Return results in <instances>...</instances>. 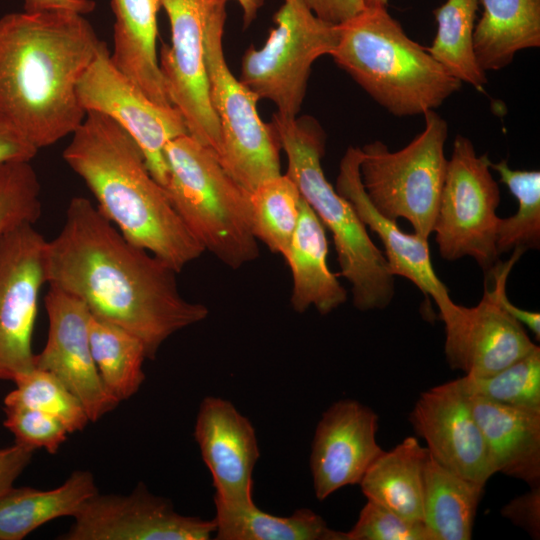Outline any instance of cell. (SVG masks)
Wrapping results in <instances>:
<instances>
[{
    "label": "cell",
    "instance_id": "1",
    "mask_svg": "<svg viewBox=\"0 0 540 540\" xmlns=\"http://www.w3.org/2000/svg\"><path fill=\"white\" fill-rule=\"evenodd\" d=\"M44 272L49 286L136 336L148 359L170 336L209 314L181 295L174 269L126 239L85 197L70 200L60 232L46 242Z\"/></svg>",
    "mask_w": 540,
    "mask_h": 540
},
{
    "label": "cell",
    "instance_id": "2",
    "mask_svg": "<svg viewBox=\"0 0 540 540\" xmlns=\"http://www.w3.org/2000/svg\"><path fill=\"white\" fill-rule=\"evenodd\" d=\"M101 40L70 10L0 18V115L38 149L72 134L85 118L77 85Z\"/></svg>",
    "mask_w": 540,
    "mask_h": 540
},
{
    "label": "cell",
    "instance_id": "3",
    "mask_svg": "<svg viewBox=\"0 0 540 540\" xmlns=\"http://www.w3.org/2000/svg\"><path fill=\"white\" fill-rule=\"evenodd\" d=\"M63 151L98 210L133 244L177 273L205 250L147 168L134 139L109 117L86 112Z\"/></svg>",
    "mask_w": 540,
    "mask_h": 540
},
{
    "label": "cell",
    "instance_id": "4",
    "mask_svg": "<svg viewBox=\"0 0 540 540\" xmlns=\"http://www.w3.org/2000/svg\"><path fill=\"white\" fill-rule=\"evenodd\" d=\"M379 105L397 117L424 115L462 82L411 39L387 7H366L338 25L331 55Z\"/></svg>",
    "mask_w": 540,
    "mask_h": 540
},
{
    "label": "cell",
    "instance_id": "5",
    "mask_svg": "<svg viewBox=\"0 0 540 540\" xmlns=\"http://www.w3.org/2000/svg\"><path fill=\"white\" fill-rule=\"evenodd\" d=\"M271 125L287 156L286 175L333 236L341 274L351 285L353 305L360 311L385 309L395 294V276L353 206L324 175V130L310 116L284 118L275 113Z\"/></svg>",
    "mask_w": 540,
    "mask_h": 540
},
{
    "label": "cell",
    "instance_id": "6",
    "mask_svg": "<svg viewBox=\"0 0 540 540\" xmlns=\"http://www.w3.org/2000/svg\"><path fill=\"white\" fill-rule=\"evenodd\" d=\"M166 194L190 233L233 269L259 255L251 219L250 192L223 168L217 154L189 133L164 150Z\"/></svg>",
    "mask_w": 540,
    "mask_h": 540
},
{
    "label": "cell",
    "instance_id": "7",
    "mask_svg": "<svg viewBox=\"0 0 540 540\" xmlns=\"http://www.w3.org/2000/svg\"><path fill=\"white\" fill-rule=\"evenodd\" d=\"M424 119L421 133L398 151L391 152L380 140L361 148L360 176L380 214L395 221L406 219L413 233L428 240L445 180L448 123L434 110Z\"/></svg>",
    "mask_w": 540,
    "mask_h": 540
},
{
    "label": "cell",
    "instance_id": "8",
    "mask_svg": "<svg viewBox=\"0 0 540 540\" xmlns=\"http://www.w3.org/2000/svg\"><path fill=\"white\" fill-rule=\"evenodd\" d=\"M227 2L212 12L205 31V65L210 100L220 128L218 159L248 192L281 175L280 144L273 126L258 114L259 97L227 65L223 35Z\"/></svg>",
    "mask_w": 540,
    "mask_h": 540
},
{
    "label": "cell",
    "instance_id": "9",
    "mask_svg": "<svg viewBox=\"0 0 540 540\" xmlns=\"http://www.w3.org/2000/svg\"><path fill=\"white\" fill-rule=\"evenodd\" d=\"M273 21L275 27L264 45L245 51L239 80L259 99L273 102L277 115L296 118L312 65L319 57L331 55L338 26L318 18L303 0H283Z\"/></svg>",
    "mask_w": 540,
    "mask_h": 540
},
{
    "label": "cell",
    "instance_id": "10",
    "mask_svg": "<svg viewBox=\"0 0 540 540\" xmlns=\"http://www.w3.org/2000/svg\"><path fill=\"white\" fill-rule=\"evenodd\" d=\"M491 170L488 155L478 156L472 141L457 135L433 225L443 259L468 256L485 273L500 262L496 248L500 190Z\"/></svg>",
    "mask_w": 540,
    "mask_h": 540
},
{
    "label": "cell",
    "instance_id": "11",
    "mask_svg": "<svg viewBox=\"0 0 540 540\" xmlns=\"http://www.w3.org/2000/svg\"><path fill=\"white\" fill-rule=\"evenodd\" d=\"M229 0H161L170 23L171 44H163L159 66L173 106L188 133L218 156L221 139L211 105L205 65V31L214 9Z\"/></svg>",
    "mask_w": 540,
    "mask_h": 540
},
{
    "label": "cell",
    "instance_id": "12",
    "mask_svg": "<svg viewBox=\"0 0 540 540\" xmlns=\"http://www.w3.org/2000/svg\"><path fill=\"white\" fill-rule=\"evenodd\" d=\"M77 95L86 112L109 117L134 139L151 175L164 187L165 146L188 133L181 112L175 106H163L149 99L116 68L103 41L78 82Z\"/></svg>",
    "mask_w": 540,
    "mask_h": 540
},
{
    "label": "cell",
    "instance_id": "13",
    "mask_svg": "<svg viewBox=\"0 0 540 540\" xmlns=\"http://www.w3.org/2000/svg\"><path fill=\"white\" fill-rule=\"evenodd\" d=\"M524 251H512L510 259L487 275L493 288L485 287L474 307L455 304L439 315L445 325L444 352L447 363L467 376L491 375L531 352L537 345L528 337L523 325L502 307L499 290Z\"/></svg>",
    "mask_w": 540,
    "mask_h": 540
},
{
    "label": "cell",
    "instance_id": "14",
    "mask_svg": "<svg viewBox=\"0 0 540 540\" xmlns=\"http://www.w3.org/2000/svg\"><path fill=\"white\" fill-rule=\"evenodd\" d=\"M23 222L0 234V380L32 370V334L41 287L46 283L47 240Z\"/></svg>",
    "mask_w": 540,
    "mask_h": 540
},
{
    "label": "cell",
    "instance_id": "15",
    "mask_svg": "<svg viewBox=\"0 0 540 540\" xmlns=\"http://www.w3.org/2000/svg\"><path fill=\"white\" fill-rule=\"evenodd\" d=\"M64 540H209L213 519L185 516L139 482L129 494L90 497L73 516Z\"/></svg>",
    "mask_w": 540,
    "mask_h": 540
},
{
    "label": "cell",
    "instance_id": "16",
    "mask_svg": "<svg viewBox=\"0 0 540 540\" xmlns=\"http://www.w3.org/2000/svg\"><path fill=\"white\" fill-rule=\"evenodd\" d=\"M409 420L432 458L457 475L485 486L495 474L470 397L459 379L422 392Z\"/></svg>",
    "mask_w": 540,
    "mask_h": 540
},
{
    "label": "cell",
    "instance_id": "17",
    "mask_svg": "<svg viewBox=\"0 0 540 540\" xmlns=\"http://www.w3.org/2000/svg\"><path fill=\"white\" fill-rule=\"evenodd\" d=\"M45 306L48 336L34 365L55 375L80 400L89 421L96 422L119 403L104 388L92 357L91 313L79 298L54 286H49Z\"/></svg>",
    "mask_w": 540,
    "mask_h": 540
},
{
    "label": "cell",
    "instance_id": "18",
    "mask_svg": "<svg viewBox=\"0 0 540 540\" xmlns=\"http://www.w3.org/2000/svg\"><path fill=\"white\" fill-rule=\"evenodd\" d=\"M377 430L378 415L353 399L339 400L323 413L316 426L309 462L318 500L360 483L384 451L377 443Z\"/></svg>",
    "mask_w": 540,
    "mask_h": 540
},
{
    "label": "cell",
    "instance_id": "19",
    "mask_svg": "<svg viewBox=\"0 0 540 540\" xmlns=\"http://www.w3.org/2000/svg\"><path fill=\"white\" fill-rule=\"evenodd\" d=\"M195 440L212 476L215 499L233 505L253 500V471L260 456L255 429L228 400L208 396L200 403Z\"/></svg>",
    "mask_w": 540,
    "mask_h": 540
},
{
    "label": "cell",
    "instance_id": "20",
    "mask_svg": "<svg viewBox=\"0 0 540 540\" xmlns=\"http://www.w3.org/2000/svg\"><path fill=\"white\" fill-rule=\"evenodd\" d=\"M362 150L350 146L343 155L335 190L350 202L366 227L383 243L390 273L410 280L425 296L431 297L439 315L454 306L449 291L435 273L428 240L400 229L397 221L380 214L369 201L360 176Z\"/></svg>",
    "mask_w": 540,
    "mask_h": 540
},
{
    "label": "cell",
    "instance_id": "21",
    "mask_svg": "<svg viewBox=\"0 0 540 540\" xmlns=\"http://www.w3.org/2000/svg\"><path fill=\"white\" fill-rule=\"evenodd\" d=\"M469 397L495 473L524 481L530 487L540 486V409Z\"/></svg>",
    "mask_w": 540,
    "mask_h": 540
},
{
    "label": "cell",
    "instance_id": "22",
    "mask_svg": "<svg viewBox=\"0 0 540 540\" xmlns=\"http://www.w3.org/2000/svg\"><path fill=\"white\" fill-rule=\"evenodd\" d=\"M161 7V0H112L115 23L110 57L116 68L149 99L173 106L157 55Z\"/></svg>",
    "mask_w": 540,
    "mask_h": 540
},
{
    "label": "cell",
    "instance_id": "23",
    "mask_svg": "<svg viewBox=\"0 0 540 540\" xmlns=\"http://www.w3.org/2000/svg\"><path fill=\"white\" fill-rule=\"evenodd\" d=\"M324 225L302 198L298 224L286 257L292 274L290 302L298 312L313 306L326 315L346 302L347 292L328 267Z\"/></svg>",
    "mask_w": 540,
    "mask_h": 540
},
{
    "label": "cell",
    "instance_id": "24",
    "mask_svg": "<svg viewBox=\"0 0 540 540\" xmlns=\"http://www.w3.org/2000/svg\"><path fill=\"white\" fill-rule=\"evenodd\" d=\"M473 47L484 72L507 67L522 50L540 46V0H480Z\"/></svg>",
    "mask_w": 540,
    "mask_h": 540
},
{
    "label": "cell",
    "instance_id": "25",
    "mask_svg": "<svg viewBox=\"0 0 540 540\" xmlns=\"http://www.w3.org/2000/svg\"><path fill=\"white\" fill-rule=\"evenodd\" d=\"M429 451L406 437L371 464L359 485L367 500L406 519L423 522V482Z\"/></svg>",
    "mask_w": 540,
    "mask_h": 540
},
{
    "label": "cell",
    "instance_id": "26",
    "mask_svg": "<svg viewBox=\"0 0 540 540\" xmlns=\"http://www.w3.org/2000/svg\"><path fill=\"white\" fill-rule=\"evenodd\" d=\"M97 492L88 470L72 472L63 484L49 490L12 487L0 497V540H21L49 521L73 517Z\"/></svg>",
    "mask_w": 540,
    "mask_h": 540
},
{
    "label": "cell",
    "instance_id": "27",
    "mask_svg": "<svg viewBox=\"0 0 540 540\" xmlns=\"http://www.w3.org/2000/svg\"><path fill=\"white\" fill-rule=\"evenodd\" d=\"M484 487L440 465L429 454L424 470L423 522L434 540H469Z\"/></svg>",
    "mask_w": 540,
    "mask_h": 540
},
{
    "label": "cell",
    "instance_id": "28",
    "mask_svg": "<svg viewBox=\"0 0 540 540\" xmlns=\"http://www.w3.org/2000/svg\"><path fill=\"white\" fill-rule=\"evenodd\" d=\"M213 499L216 540H347L346 532L331 529L310 509L281 517L260 510L255 503L233 505Z\"/></svg>",
    "mask_w": 540,
    "mask_h": 540
},
{
    "label": "cell",
    "instance_id": "29",
    "mask_svg": "<svg viewBox=\"0 0 540 540\" xmlns=\"http://www.w3.org/2000/svg\"><path fill=\"white\" fill-rule=\"evenodd\" d=\"M92 357L107 393L118 403L134 396L145 380L143 343L127 330L90 314Z\"/></svg>",
    "mask_w": 540,
    "mask_h": 540
},
{
    "label": "cell",
    "instance_id": "30",
    "mask_svg": "<svg viewBox=\"0 0 540 540\" xmlns=\"http://www.w3.org/2000/svg\"><path fill=\"white\" fill-rule=\"evenodd\" d=\"M479 4L480 0H446L434 9L437 31L427 49L452 76L483 92L486 72L479 66L473 47Z\"/></svg>",
    "mask_w": 540,
    "mask_h": 540
},
{
    "label": "cell",
    "instance_id": "31",
    "mask_svg": "<svg viewBox=\"0 0 540 540\" xmlns=\"http://www.w3.org/2000/svg\"><path fill=\"white\" fill-rule=\"evenodd\" d=\"M301 201L297 186L286 174L264 181L250 193L256 239L284 258L298 224Z\"/></svg>",
    "mask_w": 540,
    "mask_h": 540
},
{
    "label": "cell",
    "instance_id": "32",
    "mask_svg": "<svg viewBox=\"0 0 540 540\" xmlns=\"http://www.w3.org/2000/svg\"><path fill=\"white\" fill-rule=\"evenodd\" d=\"M491 169L500 176L510 193L516 198L518 208L514 215L498 220L496 248L499 255L521 249H538L540 246V172L515 170L506 159L491 162Z\"/></svg>",
    "mask_w": 540,
    "mask_h": 540
},
{
    "label": "cell",
    "instance_id": "33",
    "mask_svg": "<svg viewBox=\"0 0 540 540\" xmlns=\"http://www.w3.org/2000/svg\"><path fill=\"white\" fill-rule=\"evenodd\" d=\"M465 391L488 401L523 409H540V348L488 376L460 378Z\"/></svg>",
    "mask_w": 540,
    "mask_h": 540
},
{
    "label": "cell",
    "instance_id": "34",
    "mask_svg": "<svg viewBox=\"0 0 540 540\" xmlns=\"http://www.w3.org/2000/svg\"><path fill=\"white\" fill-rule=\"evenodd\" d=\"M4 406L27 407L58 418L69 433L82 431L89 418L80 400L52 373L34 367L18 376Z\"/></svg>",
    "mask_w": 540,
    "mask_h": 540
},
{
    "label": "cell",
    "instance_id": "35",
    "mask_svg": "<svg viewBox=\"0 0 540 540\" xmlns=\"http://www.w3.org/2000/svg\"><path fill=\"white\" fill-rule=\"evenodd\" d=\"M40 183L30 162L0 165V234L41 215Z\"/></svg>",
    "mask_w": 540,
    "mask_h": 540
},
{
    "label": "cell",
    "instance_id": "36",
    "mask_svg": "<svg viewBox=\"0 0 540 540\" xmlns=\"http://www.w3.org/2000/svg\"><path fill=\"white\" fill-rule=\"evenodd\" d=\"M346 537L347 540H434L424 522L406 519L370 500Z\"/></svg>",
    "mask_w": 540,
    "mask_h": 540
},
{
    "label": "cell",
    "instance_id": "37",
    "mask_svg": "<svg viewBox=\"0 0 540 540\" xmlns=\"http://www.w3.org/2000/svg\"><path fill=\"white\" fill-rule=\"evenodd\" d=\"M3 422L19 443L32 449H45L56 453L69 434L65 425L56 417L27 407L4 406Z\"/></svg>",
    "mask_w": 540,
    "mask_h": 540
},
{
    "label": "cell",
    "instance_id": "38",
    "mask_svg": "<svg viewBox=\"0 0 540 540\" xmlns=\"http://www.w3.org/2000/svg\"><path fill=\"white\" fill-rule=\"evenodd\" d=\"M501 515L525 530L533 539L540 538V486L509 501Z\"/></svg>",
    "mask_w": 540,
    "mask_h": 540
},
{
    "label": "cell",
    "instance_id": "39",
    "mask_svg": "<svg viewBox=\"0 0 540 540\" xmlns=\"http://www.w3.org/2000/svg\"><path fill=\"white\" fill-rule=\"evenodd\" d=\"M38 151L13 124L0 115V165L30 162Z\"/></svg>",
    "mask_w": 540,
    "mask_h": 540
},
{
    "label": "cell",
    "instance_id": "40",
    "mask_svg": "<svg viewBox=\"0 0 540 540\" xmlns=\"http://www.w3.org/2000/svg\"><path fill=\"white\" fill-rule=\"evenodd\" d=\"M34 451L19 443L0 449V497L13 487L15 480L29 465Z\"/></svg>",
    "mask_w": 540,
    "mask_h": 540
},
{
    "label": "cell",
    "instance_id": "41",
    "mask_svg": "<svg viewBox=\"0 0 540 540\" xmlns=\"http://www.w3.org/2000/svg\"><path fill=\"white\" fill-rule=\"evenodd\" d=\"M309 9L321 20L341 25L365 8V0H303Z\"/></svg>",
    "mask_w": 540,
    "mask_h": 540
},
{
    "label": "cell",
    "instance_id": "42",
    "mask_svg": "<svg viewBox=\"0 0 540 540\" xmlns=\"http://www.w3.org/2000/svg\"><path fill=\"white\" fill-rule=\"evenodd\" d=\"M93 0H24L25 12H41L46 10H70L85 15L95 9Z\"/></svg>",
    "mask_w": 540,
    "mask_h": 540
},
{
    "label": "cell",
    "instance_id": "43",
    "mask_svg": "<svg viewBox=\"0 0 540 540\" xmlns=\"http://www.w3.org/2000/svg\"><path fill=\"white\" fill-rule=\"evenodd\" d=\"M499 300L502 307L522 325H525L535 335L537 340L540 338V314L535 311L521 309L512 304L506 294V283L499 290Z\"/></svg>",
    "mask_w": 540,
    "mask_h": 540
},
{
    "label": "cell",
    "instance_id": "44",
    "mask_svg": "<svg viewBox=\"0 0 540 540\" xmlns=\"http://www.w3.org/2000/svg\"><path fill=\"white\" fill-rule=\"evenodd\" d=\"M243 13V25L247 28L257 17L259 9L263 6V0H236Z\"/></svg>",
    "mask_w": 540,
    "mask_h": 540
},
{
    "label": "cell",
    "instance_id": "45",
    "mask_svg": "<svg viewBox=\"0 0 540 540\" xmlns=\"http://www.w3.org/2000/svg\"><path fill=\"white\" fill-rule=\"evenodd\" d=\"M366 7H387L388 0H365Z\"/></svg>",
    "mask_w": 540,
    "mask_h": 540
}]
</instances>
